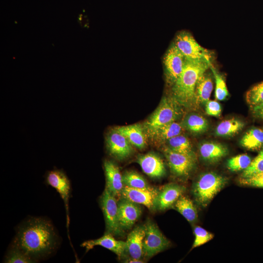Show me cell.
Returning a JSON list of instances; mask_svg holds the SVG:
<instances>
[{"label": "cell", "mask_w": 263, "mask_h": 263, "mask_svg": "<svg viewBox=\"0 0 263 263\" xmlns=\"http://www.w3.org/2000/svg\"><path fill=\"white\" fill-rule=\"evenodd\" d=\"M117 204L121 227L123 229L131 228L141 215V208L137 204L123 198Z\"/></svg>", "instance_id": "obj_12"}, {"label": "cell", "mask_w": 263, "mask_h": 263, "mask_svg": "<svg viewBox=\"0 0 263 263\" xmlns=\"http://www.w3.org/2000/svg\"><path fill=\"white\" fill-rule=\"evenodd\" d=\"M238 181L242 186L263 188V172L249 177H240Z\"/></svg>", "instance_id": "obj_35"}, {"label": "cell", "mask_w": 263, "mask_h": 263, "mask_svg": "<svg viewBox=\"0 0 263 263\" xmlns=\"http://www.w3.org/2000/svg\"><path fill=\"white\" fill-rule=\"evenodd\" d=\"M173 43L186 60L212 61L213 53L202 47L189 32H179Z\"/></svg>", "instance_id": "obj_5"}, {"label": "cell", "mask_w": 263, "mask_h": 263, "mask_svg": "<svg viewBox=\"0 0 263 263\" xmlns=\"http://www.w3.org/2000/svg\"><path fill=\"white\" fill-rule=\"evenodd\" d=\"M96 245L101 246L114 252L118 257L123 256L126 252V243L116 240L113 235L106 233L98 239L91 240L83 242L81 246L89 251Z\"/></svg>", "instance_id": "obj_16"}, {"label": "cell", "mask_w": 263, "mask_h": 263, "mask_svg": "<svg viewBox=\"0 0 263 263\" xmlns=\"http://www.w3.org/2000/svg\"><path fill=\"white\" fill-rule=\"evenodd\" d=\"M184 108L171 95L164 96L143 125L146 136L153 130L181 117Z\"/></svg>", "instance_id": "obj_3"}, {"label": "cell", "mask_w": 263, "mask_h": 263, "mask_svg": "<svg viewBox=\"0 0 263 263\" xmlns=\"http://www.w3.org/2000/svg\"><path fill=\"white\" fill-rule=\"evenodd\" d=\"M56 243V235L51 224L42 218H33L20 227L15 245L35 259L51 253Z\"/></svg>", "instance_id": "obj_1"}, {"label": "cell", "mask_w": 263, "mask_h": 263, "mask_svg": "<svg viewBox=\"0 0 263 263\" xmlns=\"http://www.w3.org/2000/svg\"><path fill=\"white\" fill-rule=\"evenodd\" d=\"M47 182L49 185L56 190L63 200L67 212V225H69L68 202L71 191L70 181L62 171L55 170L48 173Z\"/></svg>", "instance_id": "obj_14"}, {"label": "cell", "mask_w": 263, "mask_h": 263, "mask_svg": "<svg viewBox=\"0 0 263 263\" xmlns=\"http://www.w3.org/2000/svg\"><path fill=\"white\" fill-rule=\"evenodd\" d=\"M251 110L254 117L263 120V105Z\"/></svg>", "instance_id": "obj_37"}, {"label": "cell", "mask_w": 263, "mask_h": 263, "mask_svg": "<svg viewBox=\"0 0 263 263\" xmlns=\"http://www.w3.org/2000/svg\"><path fill=\"white\" fill-rule=\"evenodd\" d=\"M107 149L110 154L118 160L129 157L133 152L132 145L115 128L110 130L105 138Z\"/></svg>", "instance_id": "obj_10"}, {"label": "cell", "mask_w": 263, "mask_h": 263, "mask_svg": "<svg viewBox=\"0 0 263 263\" xmlns=\"http://www.w3.org/2000/svg\"><path fill=\"white\" fill-rule=\"evenodd\" d=\"M193 231L195 239L191 249L207 243L214 237V235L212 233L200 226H195Z\"/></svg>", "instance_id": "obj_34"}, {"label": "cell", "mask_w": 263, "mask_h": 263, "mask_svg": "<svg viewBox=\"0 0 263 263\" xmlns=\"http://www.w3.org/2000/svg\"><path fill=\"white\" fill-rule=\"evenodd\" d=\"M205 112L207 114L219 117L221 114V106L216 100H209L205 104Z\"/></svg>", "instance_id": "obj_36"}, {"label": "cell", "mask_w": 263, "mask_h": 263, "mask_svg": "<svg viewBox=\"0 0 263 263\" xmlns=\"http://www.w3.org/2000/svg\"><path fill=\"white\" fill-rule=\"evenodd\" d=\"M240 144L244 148L256 150L263 148V128H252L242 137Z\"/></svg>", "instance_id": "obj_24"}, {"label": "cell", "mask_w": 263, "mask_h": 263, "mask_svg": "<svg viewBox=\"0 0 263 263\" xmlns=\"http://www.w3.org/2000/svg\"><path fill=\"white\" fill-rule=\"evenodd\" d=\"M107 233L113 235L124 234L118 219V204L115 197L105 188L100 199Z\"/></svg>", "instance_id": "obj_7"}, {"label": "cell", "mask_w": 263, "mask_h": 263, "mask_svg": "<svg viewBox=\"0 0 263 263\" xmlns=\"http://www.w3.org/2000/svg\"><path fill=\"white\" fill-rule=\"evenodd\" d=\"M186 59L173 43L166 52L163 63L167 84L171 87L182 73Z\"/></svg>", "instance_id": "obj_9"}, {"label": "cell", "mask_w": 263, "mask_h": 263, "mask_svg": "<svg viewBox=\"0 0 263 263\" xmlns=\"http://www.w3.org/2000/svg\"><path fill=\"white\" fill-rule=\"evenodd\" d=\"M185 190L184 186L176 184L171 183L165 185L159 190L155 208L164 210L173 206Z\"/></svg>", "instance_id": "obj_15"}, {"label": "cell", "mask_w": 263, "mask_h": 263, "mask_svg": "<svg viewBox=\"0 0 263 263\" xmlns=\"http://www.w3.org/2000/svg\"><path fill=\"white\" fill-rule=\"evenodd\" d=\"M106 176V188L115 196H121L124 187L123 177L118 167L112 161L106 160L104 162Z\"/></svg>", "instance_id": "obj_17"}, {"label": "cell", "mask_w": 263, "mask_h": 263, "mask_svg": "<svg viewBox=\"0 0 263 263\" xmlns=\"http://www.w3.org/2000/svg\"><path fill=\"white\" fill-rule=\"evenodd\" d=\"M127 263H144L140 259H136L130 258L129 259L127 260L126 261Z\"/></svg>", "instance_id": "obj_38"}, {"label": "cell", "mask_w": 263, "mask_h": 263, "mask_svg": "<svg viewBox=\"0 0 263 263\" xmlns=\"http://www.w3.org/2000/svg\"><path fill=\"white\" fill-rule=\"evenodd\" d=\"M163 152L172 174L181 180L187 179L196 166L197 157L174 151L166 146Z\"/></svg>", "instance_id": "obj_6"}, {"label": "cell", "mask_w": 263, "mask_h": 263, "mask_svg": "<svg viewBox=\"0 0 263 263\" xmlns=\"http://www.w3.org/2000/svg\"><path fill=\"white\" fill-rule=\"evenodd\" d=\"M145 235V226L135 227L128 235L126 243V252L130 258L141 260L144 256L143 240Z\"/></svg>", "instance_id": "obj_18"}, {"label": "cell", "mask_w": 263, "mask_h": 263, "mask_svg": "<svg viewBox=\"0 0 263 263\" xmlns=\"http://www.w3.org/2000/svg\"><path fill=\"white\" fill-rule=\"evenodd\" d=\"M213 88L211 75L207 71L200 76L196 86L195 95L199 106L205 105L209 100Z\"/></svg>", "instance_id": "obj_22"}, {"label": "cell", "mask_w": 263, "mask_h": 263, "mask_svg": "<svg viewBox=\"0 0 263 263\" xmlns=\"http://www.w3.org/2000/svg\"><path fill=\"white\" fill-rule=\"evenodd\" d=\"M245 99L251 109L263 105V81L250 88L246 93Z\"/></svg>", "instance_id": "obj_28"}, {"label": "cell", "mask_w": 263, "mask_h": 263, "mask_svg": "<svg viewBox=\"0 0 263 263\" xmlns=\"http://www.w3.org/2000/svg\"><path fill=\"white\" fill-rule=\"evenodd\" d=\"M244 126V123L237 118H231L221 122L216 127L215 134L217 136L230 137L238 133Z\"/></svg>", "instance_id": "obj_25"}, {"label": "cell", "mask_w": 263, "mask_h": 263, "mask_svg": "<svg viewBox=\"0 0 263 263\" xmlns=\"http://www.w3.org/2000/svg\"><path fill=\"white\" fill-rule=\"evenodd\" d=\"M137 162L144 172L150 177L160 178L166 173L163 161L159 156L153 152L139 155Z\"/></svg>", "instance_id": "obj_13"}, {"label": "cell", "mask_w": 263, "mask_h": 263, "mask_svg": "<svg viewBox=\"0 0 263 263\" xmlns=\"http://www.w3.org/2000/svg\"><path fill=\"white\" fill-rule=\"evenodd\" d=\"M159 192V189L153 187L135 188L124 186L121 196L123 198L137 204L143 205L150 210H152L155 208Z\"/></svg>", "instance_id": "obj_11"}, {"label": "cell", "mask_w": 263, "mask_h": 263, "mask_svg": "<svg viewBox=\"0 0 263 263\" xmlns=\"http://www.w3.org/2000/svg\"><path fill=\"white\" fill-rule=\"evenodd\" d=\"M263 172V148L261 149L257 156L252 160L248 168L243 171L240 177H249Z\"/></svg>", "instance_id": "obj_33"}, {"label": "cell", "mask_w": 263, "mask_h": 263, "mask_svg": "<svg viewBox=\"0 0 263 263\" xmlns=\"http://www.w3.org/2000/svg\"><path fill=\"white\" fill-rule=\"evenodd\" d=\"M175 208L188 222L194 223L198 219L196 208L193 202L188 197L181 195L174 204Z\"/></svg>", "instance_id": "obj_26"}, {"label": "cell", "mask_w": 263, "mask_h": 263, "mask_svg": "<svg viewBox=\"0 0 263 263\" xmlns=\"http://www.w3.org/2000/svg\"><path fill=\"white\" fill-rule=\"evenodd\" d=\"M166 143L167 147L174 151L196 156L189 140L182 134L169 139Z\"/></svg>", "instance_id": "obj_27"}, {"label": "cell", "mask_w": 263, "mask_h": 263, "mask_svg": "<svg viewBox=\"0 0 263 263\" xmlns=\"http://www.w3.org/2000/svg\"><path fill=\"white\" fill-rule=\"evenodd\" d=\"M199 150L202 159L209 164L219 162L228 153L226 146L219 143L211 141L201 144Z\"/></svg>", "instance_id": "obj_19"}, {"label": "cell", "mask_w": 263, "mask_h": 263, "mask_svg": "<svg viewBox=\"0 0 263 263\" xmlns=\"http://www.w3.org/2000/svg\"><path fill=\"white\" fill-rule=\"evenodd\" d=\"M123 135L132 145L138 149H143L146 146V135L143 125L137 123L128 126L114 128Z\"/></svg>", "instance_id": "obj_21"}, {"label": "cell", "mask_w": 263, "mask_h": 263, "mask_svg": "<svg viewBox=\"0 0 263 263\" xmlns=\"http://www.w3.org/2000/svg\"><path fill=\"white\" fill-rule=\"evenodd\" d=\"M145 226V235L143 240L144 256L151 258L170 246V242L161 233L155 223L148 221Z\"/></svg>", "instance_id": "obj_8"}, {"label": "cell", "mask_w": 263, "mask_h": 263, "mask_svg": "<svg viewBox=\"0 0 263 263\" xmlns=\"http://www.w3.org/2000/svg\"><path fill=\"white\" fill-rule=\"evenodd\" d=\"M227 179L215 172L201 174L194 182L192 192L197 203L205 207L227 183Z\"/></svg>", "instance_id": "obj_4"}, {"label": "cell", "mask_w": 263, "mask_h": 263, "mask_svg": "<svg viewBox=\"0 0 263 263\" xmlns=\"http://www.w3.org/2000/svg\"><path fill=\"white\" fill-rule=\"evenodd\" d=\"M124 186L135 188H148L151 187L145 179L134 171H127L122 175Z\"/></svg>", "instance_id": "obj_29"}, {"label": "cell", "mask_w": 263, "mask_h": 263, "mask_svg": "<svg viewBox=\"0 0 263 263\" xmlns=\"http://www.w3.org/2000/svg\"><path fill=\"white\" fill-rule=\"evenodd\" d=\"M36 260L14 245L6 255L5 262L7 263H33Z\"/></svg>", "instance_id": "obj_32"}, {"label": "cell", "mask_w": 263, "mask_h": 263, "mask_svg": "<svg viewBox=\"0 0 263 263\" xmlns=\"http://www.w3.org/2000/svg\"><path fill=\"white\" fill-rule=\"evenodd\" d=\"M184 130L181 122L174 121L156 129L146 136L154 143L159 145L166 143L169 139L182 134Z\"/></svg>", "instance_id": "obj_20"}, {"label": "cell", "mask_w": 263, "mask_h": 263, "mask_svg": "<svg viewBox=\"0 0 263 263\" xmlns=\"http://www.w3.org/2000/svg\"><path fill=\"white\" fill-rule=\"evenodd\" d=\"M210 69L213 73L215 79V97L217 100H224L229 95L225 78L224 76L215 69L212 65V63L211 64L210 66Z\"/></svg>", "instance_id": "obj_30"}, {"label": "cell", "mask_w": 263, "mask_h": 263, "mask_svg": "<svg viewBox=\"0 0 263 263\" xmlns=\"http://www.w3.org/2000/svg\"><path fill=\"white\" fill-rule=\"evenodd\" d=\"M185 129L193 134H200L206 132L209 128L207 120L202 115L196 113L187 115L181 122Z\"/></svg>", "instance_id": "obj_23"}, {"label": "cell", "mask_w": 263, "mask_h": 263, "mask_svg": "<svg viewBox=\"0 0 263 263\" xmlns=\"http://www.w3.org/2000/svg\"><path fill=\"white\" fill-rule=\"evenodd\" d=\"M212 61L207 60H186L184 69L171 87V95L184 108L195 110L198 109L195 89L200 76L210 69Z\"/></svg>", "instance_id": "obj_2"}, {"label": "cell", "mask_w": 263, "mask_h": 263, "mask_svg": "<svg viewBox=\"0 0 263 263\" xmlns=\"http://www.w3.org/2000/svg\"><path fill=\"white\" fill-rule=\"evenodd\" d=\"M251 157L246 154H242L229 159L226 163L228 169L232 171H244L250 165Z\"/></svg>", "instance_id": "obj_31"}]
</instances>
